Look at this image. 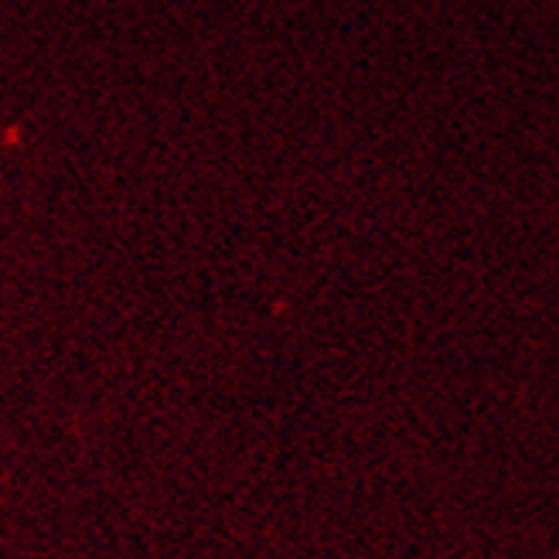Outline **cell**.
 <instances>
[]
</instances>
